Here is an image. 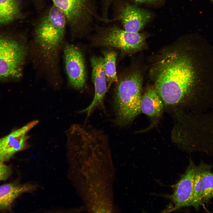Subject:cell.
I'll list each match as a JSON object with an SVG mask.
<instances>
[{
    "label": "cell",
    "mask_w": 213,
    "mask_h": 213,
    "mask_svg": "<svg viewBox=\"0 0 213 213\" xmlns=\"http://www.w3.org/2000/svg\"><path fill=\"white\" fill-rule=\"evenodd\" d=\"M204 55L190 42L174 45L159 55L151 73L164 104L194 99L203 109L213 104V66Z\"/></svg>",
    "instance_id": "cell-1"
},
{
    "label": "cell",
    "mask_w": 213,
    "mask_h": 213,
    "mask_svg": "<svg viewBox=\"0 0 213 213\" xmlns=\"http://www.w3.org/2000/svg\"><path fill=\"white\" fill-rule=\"evenodd\" d=\"M67 24L64 13L54 5L43 15L35 27L29 46L30 52L36 60L47 65L59 62L65 44Z\"/></svg>",
    "instance_id": "cell-2"
},
{
    "label": "cell",
    "mask_w": 213,
    "mask_h": 213,
    "mask_svg": "<svg viewBox=\"0 0 213 213\" xmlns=\"http://www.w3.org/2000/svg\"><path fill=\"white\" fill-rule=\"evenodd\" d=\"M142 76L133 70L121 77L114 90L113 108L115 122L124 126L131 122L141 112Z\"/></svg>",
    "instance_id": "cell-3"
},
{
    "label": "cell",
    "mask_w": 213,
    "mask_h": 213,
    "mask_svg": "<svg viewBox=\"0 0 213 213\" xmlns=\"http://www.w3.org/2000/svg\"><path fill=\"white\" fill-rule=\"evenodd\" d=\"M53 5L64 14L72 31L82 34L92 26L99 17L95 0H51Z\"/></svg>",
    "instance_id": "cell-4"
},
{
    "label": "cell",
    "mask_w": 213,
    "mask_h": 213,
    "mask_svg": "<svg viewBox=\"0 0 213 213\" xmlns=\"http://www.w3.org/2000/svg\"><path fill=\"white\" fill-rule=\"evenodd\" d=\"M28 51L29 46L25 43L0 36V79L21 78Z\"/></svg>",
    "instance_id": "cell-5"
},
{
    "label": "cell",
    "mask_w": 213,
    "mask_h": 213,
    "mask_svg": "<svg viewBox=\"0 0 213 213\" xmlns=\"http://www.w3.org/2000/svg\"><path fill=\"white\" fill-rule=\"evenodd\" d=\"M145 39L142 34L129 32L113 25L98 28L93 42L98 46L115 48L131 53L142 49Z\"/></svg>",
    "instance_id": "cell-6"
},
{
    "label": "cell",
    "mask_w": 213,
    "mask_h": 213,
    "mask_svg": "<svg viewBox=\"0 0 213 213\" xmlns=\"http://www.w3.org/2000/svg\"><path fill=\"white\" fill-rule=\"evenodd\" d=\"M65 71L68 83L77 90L82 88L86 79L84 59L81 50L76 45L65 43L63 49Z\"/></svg>",
    "instance_id": "cell-7"
},
{
    "label": "cell",
    "mask_w": 213,
    "mask_h": 213,
    "mask_svg": "<svg viewBox=\"0 0 213 213\" xmlns=\"http://www.w3.org/2000/svg\"><path fill=\"white\" fill-rule=\"evenodd\" d=\"M196 168L190 159L185 173L174 185L172 193L168 196L174 205L172 210L191 206Z\"/></svg>",
    "instance_id": "cell-8"
},
{
    "label": "cell",
    "mask_w": 213,
    "mask_h": 213,
    "mask_svg": "<svg viewBox=\"0 0 213 213\" xmlns=\"http://www.w3.org/2000/svg\"><path fill=\"white\" fill-rule=\"evenodd\" d=\"M213 197V172L210 166H196L191 206L197 209Z\"/></svg>",
    "instance_id": "cell-9"
},
{
    "label": "cell",
    "mask_w": 213,
    "mask_h": 213,
    "mask_svg": "<svg viewBox=\"0 0 213 213\" xmlns=\"http://www.w3.org/2000/svg\"><path fill=\"white\" fill-rule=\"evenodd\" d=\"M34 120L0 138V162L9 160L17 152L23 150L28 138L27 134L38 123Z\"/></svg>",
    "instance_id": "cell-10"
},
{
    "label": "cell",
    "mask_w": 213,
    "mask_h": 213,
    "mask_svg": "<svg viewBox=\"0 0 213 213\" xmlns=\"http://www.w3.org/2000/svg\"><path fill=\"white\" fill-rule=\"evenodd\" d=\"M92 67V79L95 87V94L91 104L80 112H85L88 117L97 106L104 107L103 100L108 90L104 69V58L96 56L90 59Z\"/></svg>",
    "instance_id": "cell-11"
},
{
    "label": "cell",
    "mask_w": 213,
    "mask_h": 213,
    "mask_svg": "<svg viewBox=\"0 0 213 213\" xmlns=\"http://www.w3.org/2000/svg\"><path fill=\"white\" fill-rule=\"evenodd\" d=\"M151 18V14L147 11L125 3L120 9L116 19L120 20L125 30L136 33L143 28Z\"/></svg>",
    "instance_id": "cell-12"
},
{
    "label": "cell",
    "mask_w": 213,
    "mask_h": 213,
    "mask_svg": "<svg viewBox=\"0 0 213 213\" xmlns=\"http://www.w3.org/2000/svg\"><path fill=\"white\" fill-rule=\"evenodd\" d=\"M163 104L154 87H149L142 96L141 111L151 117H158L162 112Z\"/></svg>",
    "instance_id": "cell-13"
},
{
    "label": "cell",
    "mask_w": 213,
    "mask_h": 213,
    "mask_svg": "<svg viewBox=\"0 0 213 213\" xmlns=\"http://www.w3.org/2000/svg\"><path fill=\"white\" fill-rule=\"evenodd\" d=\"M34 188L28 185L10 183L0 186V210H7L11 207L14 200L22 193Z\"/></svg>",
    "instance_id": "cell-14"
},
{
    "label": "cell",
    "mask_w": 213,
    "mask_h": 213,
    "mask_svg": "<svg viewBox=\"0 0 213 213\" xmlns=\"http://www.w3.org/2000/svg\"><path fill=\"white\" fill-rule=\"evenodd\" d=\"M20 14L19 4L17 0H0V25L8 23Z\"/></svg>",
    "instance_id": "cell-15"
},
{
    "label": "cell",
    "mask_w": 213,
    "mask_h": 213,
    "mask_svg": "<svg viewBox=\"0 0 213 213\" xmlns=\"http://www.w3.org/2000/svg\"><path fill=\"white\" fill-rule=\"evenodd\" d=\"M104 69L108 89L112 83H117V79L116 66L117 54L113 51L103 52Z\"/></svg>",
    "instance_id": "cell-16"
},
{
    "label": "cell",
    "mask_w": 213,
    "mask_h": 213,
    "mask_svg": "<svg viewBox=\"0 0 213 213\" xmlns=\"http://www.w3.org/2000/svg\"><path fill=\"white\" fill-rule=\"evenodd\" d=\"M12 172L11 168L0 162V181L5 180L9 177Z\"/></svg>",
    "instance_id": "cell-17"
},
{
    "label": "cell",
    "mask_w": 213,
    "mask_h": 213,
    "mask_svg": "<svg viewBox=\"0 0 213 213\" xmlns=\"http://www.w3.org/2000/svg\"><path fill=\"white\" fill-rule=\"evenodd\" d=\"M103 0V12L104 18L106 19L107 13L109 7L113 0Z\"/></svg>",
    "instance_id": "cell-18"
},
{
    "label": "cell",
    "mask_w": 213,
    "mask_h": 213,
    "mask_svg": "<svg viewBox=\"0 0 213 213\" xmlns=\"http://www.w3.org/2000/svg\"><path fill=\"white\" fill-rule=\"evenodd\" d=\"M139 3H152L155 2L158 0H133Z\"/></svg>",
    "instance_id": "cell-19"
},
{
    "label": "cell",
    "mask_w": 213,
    "mask_h": 213,
    "mask_svg": "<svg viewBox=\"0 0 213 213\" xmlns=\"http://www.w3.org/2000/svg\"><path fill=\"white\" fill-rule=\"evenodd\" d=\"M213 3V0H210Z\"/></svg>",
    "instance_id": "cell-20"
}]
</instances>
